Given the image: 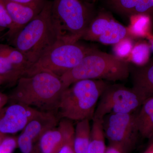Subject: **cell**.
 I'll return each mask as SVG.
<instances>
[{
	"label": "cell",
	"instance_id": "obj_2",
	"mask_svg": "<svg viewBox=\"0 0 153 153\" xmlns=\"http://www.w3.org/2000/svg\"><path fill=\"white\" fill-rule=\"evenodd\" d=\"M52 10V1L47 0L40 13L9 41L32 66L59 40Z\"/></svg>",
	"mask_w": 153,
	"mask_h": 153
},
{
	"label": "cell",
	"instance_id": "obj_8",
	"mask_svg": "<svg viewBox=\"0 0 153 153\" xmlns=\"http://www.w3.org/2000/svg\"><path fill=\"white\" fill-rule=\"evenodd\" d=\"M146 99L134 88L108 85L99 99L93 118L102 120L110 114L133 113Z\"/></svg>",
	"mask_w": 153,
	"mask_h": 153
},
{
	"label": "cell",
	"instance_id": "obj_18",
	"mask_svg": "<svg viewBox=\"0 0 153 153\" xmlns=\"http://www.w3.org/2000/svg\"><path fill=\"white\" fill-rule=\"evenodd\" d=\"M112 19L109 14L100 13L91 20L81 39L88 41H97L104 33L108 23Z\"/></svg>",
	"mask_w": 153,
	"mask_h": 153
},
{
	"label": "cell",
	"instance_id": "obj_21",
	"mask_svg": "<svg viewBox=\"0 0 153 153\" xmlns=\"http://www.w3.org/2000/svg\"><path fill=\"white\" fill-rule=\"evenodd\" d=\"M150 48L148 44L140 43L134 46L129 56L131 60L137 66H142L149 60Z\"/></svg>",
	"mask_w": 153,
	"mask_h": 153
},
{
	"label": "cell",
	"instance_id": "obj_20",
	"mask_svg": "<svg viewBox=\"0 0 153 153\" xmlns=\"http://www.w3.org/2000/svg\"><path fill=\"white\" fill-rule=\"evenodd\" d=\"M150 25V17L146 14L131 15L128 34L134 37H145L149 34Z\"/></svg>",
	"mask_w": 153,
	"mask_h": 153
},
{
	"label": "cell",
	"instance_id": "obj_34",
	"mask_svg": "<svg viewBox=\"0 0 153 153\" xmlns=\"http://www.w3.org/2000/svg\"><path fill=\"white\" fill-rule=\"evenodd\" d=\"M4 80H3L2 78L0 76V85H1L2 83H4Z\"/></svg>",
	"mask_w": 153,
	"mask_h": 153
},
{
	"label": "cell",
	"instance_id": "obj_1",
	"mask_svg": "<svg viewBox=\"0 0 153 153\" xmlns=\"http://www.w3.org/2000/svg\"><path fill=\"white\" fill-rule=\"evenodd\" d=\"M65 89L59 76L48 71H38L21 77L10 98L14 102L57 114L61 94Z\"/></svg>",
	"mask_w": 153,
	"mask_h": 153
},
{
	"label": "cell",
	"instance_id": "obj_23",
	"mask_svg": "<svg viewBox=\"0 0 153 153\" xmlns=\"http://www.w3.org/2000/svg\"><path fill=\"white\" fill-rule=\"evenodd\" d=\"M133 43L129 37L126 38L114 44L113 50L116 56L122 59L129 57L134 47Z\"/></svg>",
	"mask_w": 153,
	"mask_h": 153
},
{
	"label": "cell",
	"instance_id": "obj_19",
	"mask_svg": "<svg viewBox=\"0 0 153 153\" xmlns=\"http://www.w3.org/2000/svg\"><path fill=\"white\" fill-rule=\"evenodd\" d=\"M128 35L127 28L112 19L97 41L105 45H114L128 37Z\"/></svg>",
	"mask_w": 153,
	"mask_h": 153
},
{
	"label": "cell",
	"instance_id": "obj_30",
	"mask_svg": "<svg viewBox=\"0 0 153 153\" xmlns=\"http://www.w3.org/2000/svg\"><path fill=\"white\" fill-rule=\"evenodd\" d=\"M105 153H122L120 151H119L117 149L113 147L110 146L106 148Z\"/></svg>",
	"mask_w": 153,
	"mask_h": 153
},
{
	"label": "cell",
	"instance_id": "obj_24",
	"mask_svg": "<svg viewBox=\"0 0 153 153\" xmlns=\"http://www.w3.org/2000/svg\"><path fill=\"white\" fill-rule=\"evenodd\" d=\"M12 25V19L1 0H0V32L5 30L8 31Z\"/></svg>",
	"mask_w": 153,
	"mask_h": 153
},
{
	"label": "cell",
	"instance_id": "obj_7",
	"mask_svg": "<svg viewBox=\"0 0 153 153\" xmlns=\"http://www.w3.org/2000/svg\"><path fill=\"white\" fill-rule=\"evenodd\" d=\"M102 123L110 146L122 153H129L133 149L139 134L135 114H110L102 118Z\"/></svg>",
	"mask_w": 153,
	"mask_h": 153
},
{
	"label": "cell",
	"instance_id": "obj_27",
	"mask_svg": "<svg viewBox=\"0 0 153 153\" xmlns=\"http://www.w3.org/2000/svg\"><path fill=\"white\" fill-rule=\"evenodd\" d=\"M74 131L66 137L63 144L56 153H75L74 149Z\"/></svg>",
	"mask_w": 153,
	"mask_h": 153
},
{
	"label": "cell",
	"instance_id": "obj_29",
	"mask_svg": "<svg viewBox=\"0 0 153 153\" xmlns=\"http://www.w3.org/2000/svg\"><path fill=\"white\" fill-rule=\"evenodd\" d=\"M14 2L20 3V4H30L36 2L39 0H7Z\"/></svg>",
	"mask_w": 153,
	"mask_h": 153
},
{
	"label": "cell",
	"instance_id": "obj_15",
	"mask_svg": "<svg viewBox=\"0 0 153 153\" xmlns=\"http://www.w3.org/2000/svg\"><path fill=\"white\" fill-rule=\"evenodd\" d=\"M136 121L139 134L149 138L153 130V96L146 99L136 114Z\"/></svg>",
	"mask_w": 153,
	"mask_h": 153
},
{
	"label": "cell",
	"instance_id": "obj_17",
	"mask_svg": "<svg viewBox=\"0 0 153 153\" xmlns=\"http://www.w3.org/2000/svg\"><path fill=\"white\" fill-rule=\"evenodd\" d=\"M105 138L102 120L93 118L88 153H105Z\"/></svg>",
	"mask_w": 153,
	"mask_h": 153
},
{
	"label": "cell",
	"instance_id": "obj_26",
	"mask_svg": "<svg viewBox=\"0 0 153 153\" xmlns=\"http://www.w3.org/2000/svg\"><path fill=\"white\" fill-rule=\"evenodd\" d=\"M153 7V0H140L134 8L131 15L145 14Z\"/></svg>",
	"mask_w": 153,
	"mask_h": 153
},
{
	"label": "cell",
	"instance_id": "obj_37",
	"mask_svg": "<svg viewBox=\"0 0 153 153\" xmlns=\"http://www.w3.org/2000/svg\"><path fill=\"white\" fill-rule=\"evenodd\" d=\"M0 36H1V32H0ZM0 38H1V36H0Z\"/></svg>",
	"mask_w": 153,
	"mask_h": 153
},
{
	"label": "cell",
	"instance_id": "obj_36",
	"mask_svg": "<svg viewBox=\"0 0 153 153\" xmlns=\"http://www.w3.org/2000/svg\"><path fill=\"white\" fill-rule=\"evenodd\" d=\"M92 1H97V0H92Z\"/></svg>",
	"mask_w": 153,
	"mask_h": 153
},
{
	"label": "cell",
	"instance_id": "obj_6",
	"mask_svg": "<svg viewBox=\"0 0 153 153\" xmlns=\"http://www.w3.org/2000/svg\"><path fill=\"white\" fill-rule=\"evenodd\" d=\"M92 48L78 43L58 40L33 64L25 76L46 71L57 76L76 67Z\"/></svg>",
	"mask_w": 153,
	"mask_h": 153
},
{
	"label": "cell",
	"instance_id": "obj_9",
	"mask_svg": "<svg viewBox=\"0 0 153 153\" xmlns=\"http://www.w3.org/2000/svg\"><path fill=\"white\" fill-rule=\"evenodd\" d=\"M59 118L54 112H42L30 121L17 139L22 153H36L35 144L46 132L57 126Z\"/></svg>",
	"mask_w": 153,
	"mask_h": 153
},
{
	"label": "cell",
	"instance_id": "obj_12",
	"mask_svg": "<svg viewBox=\"0 0 153 153\" xmlns=\"http://www.w3.org/2000/svg\"><path fill=\"white\" fill-rule=\"evenodd\" d=\"M12 19L13 25L4 36L10 40L43 10L47 0H39L30 4H20L1 0Z\"/></svg>",
	"mask_w": 153,
	"mask_h": 153
},
{
	"label": "cell",
	"instance_id": "obj_33",
	"mask_svg": "<svg viewBox=\"0 0 153 153\" xmlns=\"http://www.w3.org/2000/svg\"><path fill=\"white\" fill-rule=\"evenodd\" d=\"M5 136L2 135L0 134V144L1 143L2 141L4 139V138L5 137Z\"/></svg>",
	"mask_w": 153,
	"mask_h": 153
},
{
	"label": "cell",
	"instance_id": "obj_32",
	"mask_svg": "<svg viewBox=\"0 0 153 153\" xmlns=\"http://www.w3.org/2000/svg\"><path fill=\"white\" fill-rule=\"evenodd\" d=\"M145 153H153V144L151 145L150 147Z\"/></svg>",
	"mask_w": 153,
	"mask_h": 153
},
{
	"label": "cell",
	"instance_id": "obj_16",
	"mask_svg": "<svg viewBox=\"0 0 153 153\" xmlns=\"http://www.w3.org/2000/svg\"><path fill=\"white\" fill-rule=\"evenodd\" d=\"M90 120L77 121L74 127V149L75 153H88L90 140Z\"/></svg>",
	"mask_w": 153,
	"mask_h": 153
},
{
	"label": "cell",
	"instance_id": "obj_22",
	"mask_svg": "<svg viewBox=\"0 0 153 153\" xmlns=\"http://www.w3.org/2000/svg\"><path fill=\"white\" fill-rule=\"evenodd\" d=\"M140 0H110L113 8L118 13L131 15L132 12Z\"/></svg>",
	"mask_w": 153,
	"mask_h": 153
},
{
	"label": "cell",
	"instance_id": "obj_11",
	"mask_svg": "<svg viewBox=\"0 0 153 153\" xmlns=\"http://www.w3.org/2000/svg\"><path fill=\"white\" fill-rule=\"evenodd\" d=\"M43 111L25 104L14 102L0 109V134L22 131L28 123Z\"/></svg>",
	"mask_w": 153,
	"mask_h": 153
},
{
	"label": "cell",
	"instance_id": "obj_25",
	"mask_svg": "<svg viewBox=\"0 0 153 153\" xmlns=\"http://www.w3.org/2000/svg\"><path fill=\"white\" fill-rule=\"evenodd\" d=\"M17 146V139L5 137L0 144V153H12Z\"/></svg>",
	"mask_w": 153,
	"mask_h": 153
},
{
	"label": "cell",
	"instance_id": "obj_5",
	"mask_svg": "<svg viewBox=\"0 0 153 153\" xmlns=\"http://www.w3.org/2000/svg\"><path fill=\"white\" fill-rule=\"evenodd\" d=\"M52 19L59 40H80L93 19L90 9L79 0H54Z\"/></svg>",
	"mask_w": 153,
	"mask_h": 153
},
{
	"label": "cell",
	"instance_id": "obj_28",
	"mask_svg": "<svg viewBox=\"0 0 153 153\" xmlns=\"http://www.w3.org/2000/svg\"><path fill=\"white\" fill-rule=\"evenodd\" d=\"M8 97L4 94L0 92V109L3 108L8 101Z\"/></svg>",
	"mask_w": 153,
	"mask_h": 153
},
{
	"label": "cell",
	"instance_id": "obj_14",
	"mask_svg": "<svg viewBox=\"0 0 153 153\" xmlns=\"http://www.w3.org/2000/svg\"><path fill=\"white\" fill-rule=\"evenodd\" d=\"M133 87L147 99L153 96V57L131 71Z\"/></svg>",
	"mask_w": 153,
	"mask_h": 153
},
{
	"label": "cell",
	"instance_id": "obj_13",
	"mask_svg": "<svg viewBox=\"0 0 153 153\" xmlns=\"http://www.w3.org/2000/svg\"><path fill=\"white\" fill-rule=\"evenodd\" d=\"M74 131L72 121L61 119L57 126L47 131L41 137L38 146L41 153H56L64 141L71 133Z\"/></svg>",
	"mask_w": 153,
	"mask_h": 153
},
{
	"label": "cell",
	"instance_id": "obj_35",
	"mask_svg": "<svg viewBox=\"0 0 153 153\" xmlns=\"http://www.w3.org/2000/svg\"><path fill=\"white\" fill-rule=\"evenodd\" d=\"M152 48L153 49V38H152Z\"/></svg>",
	"mask_w": 153,
	"mask_h": 153
},
{
	"label": "cell",
	"instance_id": "obj_3",
	"mask_svg": "<svg viewBox=\"0 0 153 153\" xmlns=\"http://www.w3.org/2000/svg\"><path fill=\"white\" fill-rule=\"evenodd\" d=\"M130 73L128 63L106 52L92 49L74 68L60 76L65 89L82 79L117 81L127 78Z\"/></svg>",
	"mask_w": 153,
	"mask_h": 153
},
{
	"label": "cell",
	"instance_id": "obj_4",
	"mask_svg": "<svg viewBox=\"0 0 153 153\" xmlns=\"http://www.w3.org/2000/svg\"><path fill=\"white\" fill-rule=\"evenodd\" d=\"M109 84L101 79H82L64 89L57 111L59 119H93L100 96Z\"/></svg>",
	"mask_w": 153,
	"mask_h": 153
},
{
	"label": "cell",
	"instance_id": "obj_31",
	"mask_svg": "<svg viewBox=\"0 0 153 153\" xmlns=\"http://www.w3.org/2000/svg\"><path fill=\"white\" fill-rule=\"evenodd\" d=\"M148 140H149L151 145L153 144V130L152 134H151L150 136L148 138Z\"/></svg>",
	"mask_w": 153,
	"mask_h": 153
},
{
	"label": "cell",
	"instance_id": "obj_10",
	"mask_svg": "<svg viewBox=\"0 0 153 153\" xmlns=\"http://www.w3.org/2000/svg\"><path fill=\"white\" fill-rule=\"evenodd\" d=\"M32 66L25 55L11 45L0 44V76L4 82H17Z\"/></svg>",
	"mask_w": 153,
	"mask_h": 153
}]
</instances>
